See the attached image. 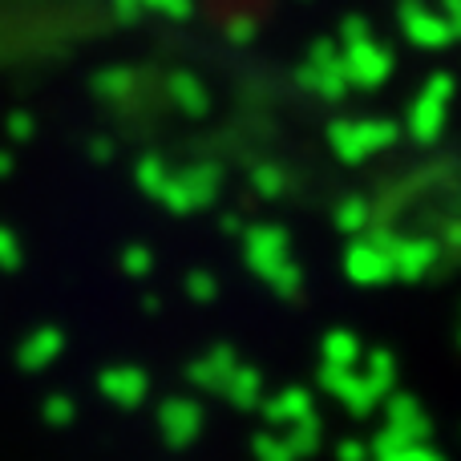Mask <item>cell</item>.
Wrapping results in <instances>:
<instances>
[{
    "label": "cell",
    "instance_id": "12",
    "mask_svg": "<svg viewBox=\"0 0 461 461\" xmlns=\"http://www.w3.org/2000/svg\"><path fill=\"white\" fill-rule=\"evenodd\" d=\"M384 69H389V61H381V57L368 53V49H357V53H352V73H357L365 86H376V81L384 77Z\"/></svg>",
    "mask_w": 461,
    "mask_h": 461
},
{
    "label": "cell",
    "instance_id": "3",
    "mask_svg": "<svg viewBox=\"0 0 461 461\" xmlns=\"http://www.w3.org/2000/svg\"><path fill=\"white\" fill-rule=\"evenodd\" d=\"M328 142H332L336 158L365 162L397 142V126H389V122H336L328 130Z\"/></svg>",
    "mask_w": 461,
    "mask_h": 461
},
{
    "label": "cell",
    "instance_id": "10",
    "mask_svg": "<svg viewBox=\"0 0 461 461\" xmlns=\"http://www.w3.org/2000/svg\"><path fill=\"white\" fill-rule=\"evenodd\" d=\"M360 373L368 376V384H373L376 393H381V401L393 393V384H397V360H393V352H384V348H376V352H368L365 357V368Z\"/></svg>",
    "mask_w": 461,
    "mask_h": 461
},
{
    "label": "cell",
    "instance_id": "6",
    "mask_svg": "<svg viewBox=\"0 0 461 461\" xmlns=\"http://www.w3.org/2000/svg\"><path fill=\"white\" fill-rule=\"evenodd\" d=\"M446 113H449V81L433 77V86L425 89V94L413 102V110H409V134H413L421 146L438 142L441 126H446Z\"/></svg>",
    "mask_w": 461,
    "mask_h": 461
},
{
    "label": "cell",
    "instance_id": "16",
    "mask_svg": "<svg viewBox=\"0 0 461 461\" xmlns=\"http://www.w3.org/2000/svg\"><path fill=\"white\" fill-rule=\"evenodd\" d=\"M255 393H259V376H255L251 368H243V373L235 376V384H230V397H235L239 405H251Z\"/></svg>",
    "mask_w": 461,
    "mask_h": 461
},
{
    "label": "cell",
    "instance_id": "17",
    "mask_svg": "<svg viewBox=\"0 0 461 461\" xmlns=\"http://www.w3.org/2000/svg\"><path fill=\"white\" fill-rule=\"evenodd\" d=\"M336 461H373V449L365 446V441H340V449H336Z\"/></svg>",
    "mask_w": 461,
    "mask_h": 461
},
{
    "label": "cell",
    "instance_id": "1",
    "mask_svg": "<svg viewBox=\"0 0 461 461\" xmlns=\"http://www.w3.org/2000/svg\"><path fill=\"white\" fill-rule=\"evenodd\" d=\"M433 433V421L429 413L421 409L417 397H401V393H389L384 397V429L373 438V454H389V449H401V446H413V441H425Z\"/></svg>",
    "mask_w": 461,
    "mask_h": 461
},
{
    "label": "cell",
    "instance_id": "15",
    "mask_svg": "<svg viewBox=\"0 0 461 461\" xmlns=\"http://www.w3.org/2000/svg\"><path fill=\"white\" fill-rule=\"evenodd\" d=\"M255 454H259V461H295L284 438H259L255 441Z\"/></svg>",
    "mask_w": 461,
    "mask_h": 461
},
{
    "label": "cell",
    "instance_id": "5",
    "mask_svg": "<svg viewBox=\"0 0 461 461\" xmlns=\"http://www.w3.org/2000/svg\"><path fill=\"white\" fill-rule=\"evenodd\" d=\"M344 276L360 287H376L393 279L389 259V239H365V243H348L344 251Z\"/></svg>",
    "mask_w": 461,
    "mask_h": 461
},
{
    "label": "cell",
    "instance_id": "11",
    "mask_svg": "<svg viewBox=\"0 0 461 461\" xmlns=\"http://www.w3.org/2000/svg\"><path fill=\"white\" fill-rule=\"evenodd\" d=\"M287 449H292L295 457H312L320 449V441H324V425L316 421V413H308V417H300V421L287 429Z\"/></svg>",
    "mask_w": 461,
    "mask_h": 461
},
{
    "label": "cell",
    "instance_id": "4",
    "mask_svg": "<svg viewBox=\"0 0 461 461\" xmlns=\"http://www.w3.org/2000/svg\"><path fill=\"white\" fill-rule=\"evenodd\" d=\"M320 384H324L328 397H336L352 417H368L376 405H381V393L368 384V376L360 368H320Z\"/></svg>",
    "mask_w": 461,
    "mask_h": 461
},
{
    "label": "cell",
    "instance_id": "18",
    "mask_svg": "<svg viewBox=\"0 0 461 461\" xmlns=\"http://www.w3.org/2000/svg\"><path fill=\"white\" fill-rule=\"evenodd\" d=\"M279 186H284V178H279V170H263L259 175V191H267V194H279Z\"/></svg>",
    "mask_w": 461,
    "mask_h": 461
},
{
    "label": "cell",
    "instance_id": "9",
    "mask_svg": "<svg viewBox=\"0 0 461 461\" xmlns=\"http://www.w3.org/2000/svg\"><path fill=\"white\" fill-rule=\"evenodd\" d=\"M308 413H312V393L308 389H287V393H279V397L267 401V417L279 421V425H295Z\"/></svg>",
    "mask_w": 461,
    "mask_h": 461
},
{
    "label": "cell",
    "instance_id": "8",
    "mask_svg": "<svg viewBox=\"0 0 461 461\" xmlns=\"http://www.w3.org/2000/svg\"><path fill=\"white\" fill-rule=\"evenodd\" d=\"M320 352H324V365H332V368H357L360 357H365V348H360V336L357 332H344V328L328 332L324 344H320Z\"/></svg>",
    "mask_w": 461,
    "mask_h": 461
},
{
    "label": "cell",
    "instance_id": "13",
    "mask_svg": "<svg viewBox=\"0 0 461 461\" xmlns=\"http://www.w3.org/2000/svg\"><path fill=\"white\" fill-rule=\"evenodd\" d=\"M368 223V203L365 199H344L340 211H336V227L344 230V235H352V230H360Z\"/></svg>",
    "mask_w": 461,
    "mask_h": 461
},
{
    "label": "cell",
    "instance_id": "2",
    "mask_svg": "<svg viewBox=\"0 0 461 461\" xmlns=\"http://www.w3.org/2000/svg\"><path fill=\"white\" fill-rule=\"evenodd\" d=\"M251 263L279 287L284 295L300 292V267L292 263V251H287V235L279 227H259L251 230V247H247Z\"/></svg>",
    "mask_w": 461,
    "mask_h": 461
},
{
    "label": "cell",
    "instance_id": "14",
    "mask_svg": "<svg viewBox=\"0 0 461 461\" xmlns=\"http://www.w3.org/2000/svg\"><path fill=\"white\" fill-rule=\"evenodd\" d=\"M376 461H446L433 446H425V441H413V446H401V449H389V454H381Z\"/></svg>",
    "mask_w": 461,
    "mask_h": 461
},
{
    "label": "cell",
    "instance_id": "7",
    "mask_svg": "<svg viewBox=\"0 0 461 461\" xmlns=\"http://www.w3.org/2000/svg\"><path fill=\"white\" fill-rule=\"evenodd\" d=\"M389 259H393V276L421 279L438 263V243L433 239H389Z\"/></svg>",
    "mask_w": 461,
    "mask_h": 461
}]
</instances>
